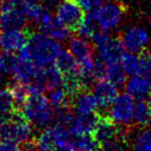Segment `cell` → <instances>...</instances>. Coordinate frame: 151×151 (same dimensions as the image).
Wrapping results in <instances>:
<instances>
[{"mask_svg":"<svg viewBox=\"0 0 151 151\" xmlns=\"http://www.w3.org/2000/svg\"><path fill=\"white\" fill-rule=\"evenodd\" d=\"M26 46L31 55L32 62L38 68L52 64L62 50L58 40L45 35L42 32L37 33L32 31Z\"/></svg>","mask_w":151,"mask_h":151,"instance_id":"cell-1","label":"cell"},{"mask_svg":"<svg viewBox=\"0 0 151 151\" xmlns=\"http://www.w3.org/2000/svg\"><path fill=\"white\" fill-rule=\"evenodd\" d=\"M21 111L31 125L36 127H47L54 119L52 106L44 93H31L28 95Z\"/></svg>","mask_w":151,"mask_h":151,"instance_id":"cell-2","label":"cell"},{"mask_svg":"<svg viewBox=\"0 0 151 151\" xmlns=\"http://www.w3.org/2000/svg\"><path fill=\"white\" fill-rule=\"evenodd\" d=\"M32 138V125L25 118L21 110H15L0 127V139L9 140L21 145Z\"/></svg>","mask_w":151,"mask_h":151,"instance_id":"cell-3","label":"cell"},{"mask_svg":"<svg viewBox=\"0 0 151 151\" xmlns=\"http://www.w3.org/2000/svg\"><path fill=\"white\" fill-rule=\"evenodd\" d=\"M85 16V12L75 0H62L57 4L56 18L69 31L77 32Z\"/></svg>","mask_w":151,"mask_h":151,"instance_id":"cell-4","label":"cell"},{"mask_svg":"<svg viewBox=\"0 0 151 151\" xmlns=\"http://www.w3.org/2000/svg\"><path fill=\"white\" fill-rule=\"evenodd\" d=\"M134 101V97L128 93H122L118 95L113 101L110 109L109 116L117 124L127 125L132 120Z\"/></svg>","mask_w":151,"mask_h":151,"instance_id":"cell-5","label":"cell"},{"mask_svg":"<svg viewBox=\"0 0 151 151\" xmlns=\"http://www.w3.org/2000/svg\"><path fill=\"white\" fill-rule=\"evenodd\" d=\"M125 7L122 2H108L101 5L97 12L96 20L103 30H110L120 24L123 18Z\"/></svg>","mask_w":151,"mask_h":151,"instance_id":"cell-6","label":"cell"},{"mask_svg":"<svg viewBox=\"0 0 151 151\" xmlns=\"http://www.w3.org/2000/svg\"><path fill=\"white\" fill-rule=\"evenodd\" d=\"M40 32L56 40H64L69 36V30L47 9H44L37 21Z\"/></svg>","mask_w":151,"mask_h":151,"instance_id":"cell-7","label":"cell"},{"mask_svg":"<svg viewBox=\"0 0 151 151\" xmlns=\"http://www.w3.org/2000/svg\"><path fill=\"white\" fill-rule=\"evenodd\" d=\"M28 26L23 29H9L0 33V48L4 51L16 52L26 46L31 33Z\"/></svg>","mask_w":151,"mask_h":151,"instance_id":"cell-8","label":"cell"},{"mask_svg":"<svg viewBox=\"0 0 151 151\" xmlns=\"http://www.w3.org/2000/svg\"><path fill=\"white\" fill-rule=\"evenodd\" d=\"M91 89L99 106L104 109L109 108L119 95L118 88L107 79L95 80L91 85Z\"/></svg>","mask_w":151,"mask_h":151,"instance_id":"cell-9","label":"cell"},{"mask_svg":"<svg viewBox=\"0 0 151 151\" xmlns=\"http://www.w3.org/2000/svg\"><path fill=\"white\" fill-rule=\"evenodd\" d=\"M124 50L132 53H140L147 48L149 42V34L143 28H130L125 33L119 35Z\"/></svg>","mask_w":151,"mask_h":151,"instance_id":"cell-10","label":"cell"},{"mask_svg":"<svg viewBox=\"0 0 151 151\" xmlns=\"http://www.w3.org/2000/svg\"><path fill=\"white\" fill-rule=\"evenodd\" d=\"M99 119V112L90 114H77L71 117L66 128L69 130L73 136H80V134L92 132L96 125Z\"/></svg>","mask_w":151,"mask_h":151,"instance_id":"cell-11","label":"cell"},{"mask_svg":"<svg viewBox=\"0 0 151 151\" xmlns=\"http://www.w3.org/2000/svg\"><path fill=\"white\" fill-rule=\"evenodd\" d=\"M73 111L77 114H90L97 111L99 104L91 89L81 91L71 99Z\"/></svg>","mask_w":151,"mask_h":151,"instance_id":"cell-12","label":"cell"},{"mask_svg":"<svg viewBox=\"0 0 151 151\" xmlns=\"http://www.w3.org/2000/svg\"><path fill=\"white\" fill-rule=\"evenodd\" d=\"M126 92L134 99H142L151 93V81L149 78L134 75L125 84Z\"/></svg>","mask_w":151,"mask_h":151,"instance_id":"cell-13","label":"cell"},{"mask_svg":"<svg viewBox=\"0 0 151 151\" xmlns=\"http://www.w3.org/2000/svg\"><path fill=\"white\" fill-rule=\"evenodd\" d=\"M97 49L99 51V56L107 63L119 61L122 53L124 52L123 45L120 40L119 35L115 38L111 37L107 42Z\"/></svg>","mask_w":151,"mask_h":151,"instance_id":"cell-14","label":"cell"},{"mask_svg":"<svg viewBox=\"0 0 151 151\" xmlns=\"http://www.w3.org/2000/svg\"><path fill=\"white\" fill-rule=\"evenodd\" d=\"M68 47V51L73 55L77 61L86 58L88 56H92L95 50L92 42L86 40V38L77 35H73L69 37Z\"/></svg>","mask_w":151,"mask_h":151,"instance_id":"cell-15","label":"cell"},{"mask_svg":"<svg viewBox=\"0 0 151 151\" xmlns=\"http://www.w3.org/2000/svg\"><path fill=\"white\" fill-rule=\"evenodd\" d=\"M38 68L32 61H20L18 62L15 70L13 73L14 81L22 84L28 85L35 79L38 73Z\"/></svg>","mask_w":151,"mask_h":151,"instance_id":"cell-16","label":"cell"},{"mask_svg":"<svg viewBox=\"0 0 151 151\" xmlns=\"http://www.w3.org/2000/svg\"><path fill=\"white\" fill-rule=\"evenodd\" d=\"M106 79L113 83L117 88H122L126 82V73L119 61L106 62Z\"/></svg>","mask_w":151,"mask_h":151,"instance_id":"cell-17","label":"cell"},{"mask_svg":"<svg viewBox=\"0 0 151 151\" xmlns=\"http://www.w3.org/2000/svg\"><path fill=\"white\" fill-rule=\"evenodd\" d=\"M54 65L62 76L67 75L69 73L77 70L78 63L77 60L73 57L69 51L67 50H61V52L58 54L54 61Z\"/></svg>","mask_w":151,"mask_h":151,"instance_id":"cell-18","label":"cell"},{"mask_svg":"<svg viewBox=\"0 0 151 151\" xmlns=\"http://www.w3.org/2000/svg\"><path fill=\"white\" fill-rule=\"evenodd\" d=\"M40 75L44 80L46 91H51L58 88L62 83V75L55 67V65H47L40 68Z\"/></svg>","mask_w":151,"mask_h":151,"instance_id":"cell-19","label":"cell"},{"mask_svg":"<svg viewBox=\"0 0 151 151\" xmlns=\"http://www.w3.org/2000/svg\"><path fill=\"white\" fill-rule=\"evenodd\" d=\"M132 119H134L136 125L138 126H147L151 123V113L149 109L148 101L144 99H139L138 103L134 105V114H132Z\"/></svg>","mask_w":151,"mask_h":151,"instance_id":"cell-20","label":"cell"},{"mask_svg":"<svg viewBox=\"0 0 151 151\" xmlns=\"http://www.w3.org/2000/svg\"><path fill=\"white\" fill-rule=\"evenodd\" d=\"M35 142L37 149H42V150H56L57 141L54 126L53 127L45 128L40 134V136L37 138H35Z\"/></svg>","mask_w":151,"mask_h":151,"instance_id":"cell-21","label":"cell"},{"mask_svg":"<svg viewBox=\"0 0 151 151\" xmlns=\"http://www.w3.org/2000/svg\"><path fill=\"white\" fill-rule=\"evenodd\" d=\"M101 149L92 132L73 136V150H97Z\"/></svg>","mask_w":151,"mask_h":151,"instance_id":"cell-22","label":"cell"},{"mask_svg":"<svg viewBox=\"0 0 151 151\" xmlns=\"http://www.w3.org/2000/svg\"><path fill=\"white\" fill-rule=\"evenodd\" d=\"M130 147L138 150H151V126H141Z\"/></svg>","mask_w":151,"mask_h":151,"instance_id":"cell-23","label":"cell"},{"mask_svg":"<svg viewBox=\"0 0 151 151\" xmlns=\"http://www.w3.org/2000/svg\"><path fill=\"white\" fill-rule=\"evenodd\" d=\"M7 86L11 89L12 94H13L14 101H15L16 104V110H21L23 105L25 104L26 99H27L28 95H29L27 85L14 81L13 83L9 84Z\"/></svg>","mask_w":151,"mask_h":151,"instance_id":"cell-24","label":"cell"},{"mask_svg":"<svg viewBox=\"0 0 151 151\" xmlns=\"http://www.w3.org/2000/svg\"><path fill=\"white\" fill-rule=\"evenodd\" d=\"M16 110V104L9 86L0 89V115H11Z\"/></svg>","mask_w":151,"mask_h":151,"instance_id":"cell-25","label":"cell"},{"mask_svg":"<svg viewBox=\"0 0 151 151\" xmlns=\"http://www.w3.org/2000/svg\"><path fill=\"white\" fill-rule=\"evenodd\" d=\"M19 62V58L14 52L4 51L0 52V71L2 73L13 75L16 66Z\"/></svg>","mask_w":151,"mask_h":151,"instance_id":"cell-26","label":"cell"},{"mask_svg":"<svg viewBox=\"0 0 151 151\" xmlns=\"http://www.w3.org/2000/svg\"><path fill=\"white\" fill-rule=\"evenodd\" d=\"M138 67L134 75L142 76L146 78H151V52L147 49H144L138 53Z\"/></svg>","mask_w":151,"mask_h":151,"instance_id":"cell-27","label":"cell"},{"mask_svg":"<svg viewBox=\"0 0 151 151\" xmlns=\"http://www.w3.org/2000/svg\"><path fill=\"white\" fill-rule=\"evenodd\" d=\"M22 11H23L24 15H25L26 19L30 22H35L37 23V21L40 20V16H42V12H44V7L40 3H37V1L34 2H28L24 3Z\"/></svg>","mask_w":151,"mask_h":151,"instance_id":"cell-28","label":"cell"},{"mask_svg":"<svg viewBox=\"0 0 151 151\" xmlns=\"http://www.w3.org/2000/svg\"><path fill=\"white\" fill-rule=\"evenodd\" d=\"M96 22H97L96 20L89 17L88 15L85 16L82 24H81L80 27H79L78 30H77L79 35L83 38H92V36L94 35V33L97 31Z\"/></svg>","mask_w":151,"mask_h":151,"instance_id":"cell-29","label":"cell"},{"mask_svg":"<svg viewBox=\"0 0 151 151\" xmlns=\"http://www.w3.org/2000/svg\"><path fill=\"white\" fill-rule=\"evenodd\" d=\"M138 56L134 55V53L123 52L120 57L119 62L121 66L123 67L126 75H134L137 71V67H138Z\"/></svg>","mask_w":151,"mask_h":151,"instance_id":"cell-30","label":"cell"},{"mask_svg":"<svg viewBox=\"0 0 151 151\" xmlns=\"http://www.w3.org/2000/svg\"><path fill=\"white\" fill-rule=\"evenodd\" d=\"M75 1L82 7L83 11L88 13L89 17L96 20L97 12L101 6L103 0H75Z\"/></svg>","mask_w":151,"mask_h":151,"instance_id":"cell-31","label":"cell"},{"mask_svg":"<svg viewBox=\"0 0 151 151\" xmlns=\"http://www.w3.org/2000/svg\"><path fill=\"white\" fill-rule=\"evenodd\" d=\"M21 145H19L18 143L13 142L9 140H3L0 139V150L3 151H9V150H20Z\"/></svg>","mask_w":151,"mask_h":151,"instance_id":"cell-32","label":"cell"},{"mask_svg":"<svg viewBox=\"0 0 151 151\" xmlns=\"http://www.w3.org/2000/svg\"><path fill=\"white\" fill-rule=\"evenodd\" d=\"M60 0H44L45 4L48 7H55L59 3Z\"/></svg>","mask_w":151,"mask_h":151,"instance_id":"cell-33","label":"cell"},{"mask_svg":"<svg viewBox=\"0 0 151 151\" xmlns=\"http://www.w3.org/2000/svg\"><path fill=\"white\" fill-rule=\"evenodd\" d=\"M20 4H24V3H28V2H34V1H37V0H17Z\"/></svg>","mask_w":151,"mask_h":151,"instance_id":"cell-34","label":"cell"},{"mask_svg":"<svg viewBox=\"0 0 151 151\" xmlns=\"http://www.w3.org/2000/svg\"><path fill=\"white\" fill-rule=\"evenodd\" d=\"M148 106L149 109H150V113H151V93L149 94V99H148Z\"/></svg>","mask_w":151,"mask_h":151,"instance_id":"cell-35","label":"cell"},{"mask_svg":"<svg viewBox=\"0 0 151 151\" xmlns=\"http://www.w3.org/2000/svg\"><path fill=\"white\" fill-rule=\"evenodd\" d=\"M1 82H2V73L0 71V84H1Z\"/></svg>","mask_w":151,"mask_h":151,"instance_id":"cell-36","label":"cell"},{"mask_svg":"<svg viewBox=\"0 0 151 151\" xmlns=\"http://www.w3.org/2000/svg\"><path fill=\"white\" fill-rule=\"evenodd\" d=\"M2 122H3V119H2V117L0 116V127H1V124H2Z\"/></svg>","mask_w":151,"mask_h":151,"instance_id":"cell-37","label":"cell"},{"mask_svg":"<svg viewBox=\"0 0 151 151\" xmlns=\"http://www.w3.org/2000/svg\"><path fill=\"white\" fill-rule=\"evenodd\" d=\"M0 15H1V5H0Z\"/></svg>","mask_w":151,"mask_h":151,"instance_id":"cell-38","label":"cell"}]
</instances>
